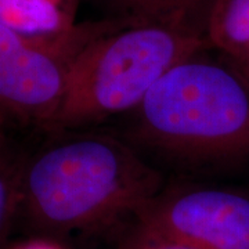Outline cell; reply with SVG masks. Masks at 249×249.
Wrapping results in <instances>:
<instances>
[{
	"instance_id": "1",
	"label": "cell",
	"mask_w": 249,
	"mask_h": 249,
	"mask_svg": "<svg viewBox=\"0 0 249 249\" xmlns=\"http://www.w3.org/2000/svg\"><path fill=\"white\" fill-rule=\"evenodd\" d=\"M162 188V175L130 144L76 134L24 163L19 206L43 230L91 232L133 219Z\"/></svg>"
},
{
	"instance_id": "2",
	"label": "cell",
	"mask_w": 249,
	"mask_h": 249,
	"mask_svg": "<svg viewBox=\"0 0 249 249\" xmlns=\"http://www.w3.org/2000/svg\"><path fill=\"white\" fill-rule=\"evenodd\" d=\"M211 49L176 64L133 115L132 137L169 158L190 163L249 160V83Z\"/></svg>"
},
{
	"instance_id": "3",
	"label": "cell",
	"mask_w": 249,
	"mask_h": 249,
	"mask_svg": "<svg viewBox=\"0 0 249 249\" xmlns=\"http://www.w3.org/2000/svg\"><path fill=\"white\" fill-rule=\"evenodd\" d=\"M206 49L205 35L193 28L114 19L75 58L52 130L133 112L170 68Z\"/></svg>"
},
{
	"instance_id": "4",
	"label": "cell",
	"mask_w": 249,
	"mask_h": 249,
	"mask_svg": "<svg viewBox=\"0 0 249 249\" xmlns=\"http://www.w3.org/2000/svg\"><path fill=\"white\" fill-rule=\"evenodd\" d=\"M114 19L78 22L55 36H29L0 24V121L52 130L72 64Z\"/></svg>"
},
{
	"instance_id": "5",
	"label": "cell",
	"mask_w": 249,
	"mask_h": 249,
	"mask_svg": "<svg viewBox=\"0 0 249 249\" xmlns=\"http://www.w3.org/2000/svg\"><path fill=\"white\" fill-rule=\"evenodd\" d=\"M133 220L144 230L196 249H249V190L163 187Z\"/></svg>"
},
{
	"instance_id": "6",
	"label": "cell",
	"mask_w": 249,
	"mask_h": 249,
	"mask_svg": "<svg viewBox=\"0 0 249 249\" xmlns=\"http://www.w3.org/2000/svg\"><path fill=\"white\" fill-rule=\"evenodd\" d=\"M111 19L129 24H170L201 31L213 0H96Z\"/></svg>"
},
{
	"instance_id": "7",
	"label": "cell",
	"mask_w": 249,
	"mask_h": 249,
	"mask_svg": "<svg viewBox=\"0 0 249 249\" xmlns=\"http://www.w3.org/2000/svg\"><path fill=\"white\" fill-rule=\"evenodd\" d=\"M79 0H0V24L29 36H55L71 31Z\"/></svg>"
},
{
	"instance_id": "8",
	"label": "cell",
	"mask_w": 249,
	"mask_h": 249,
	"mask_svg": "<svg viewBox=\"0 0 249 249\" xmlns=\"http://www.w3.org/2000/svg\"><path fill=\"white\" fill-rule=\"evenodd\" d=\"M205 39L229 61L249 60V0H213L205 21Z\"/></svg>"
},
{
	"instance_id": "9",
	"label": "cell",
	"mask_w": 249,
	"mask_h": 249,
	"mask_svg": "<svg viewBox=\"0 0 249 249\" xmlns=\"http://www.w3.org/2000/svg\"><path fill=\"white\" fill-rule=\"evenodd\" d=\"M25 162H19L0 134V238L13 213L19 208L21 178Z\"/></svg>"
},
{
	"instance_id": "10",
	"label": "cell",
	"mask_w": 249,
	"mask_h": 249,
	"mask_svg": "<svg viewBox=\"0 0 249 249\" xmlns=\"http://www.w3.org/2000/svg\"><path fill=\"white\" fill-rule=\"evenodd\" d=\"M116 249H196L184 242L172 240L160 234L144 230L134 224L133 230L129 232Z\"/></svg>"
},
{
	"instance_id": "11",
	"label": "cell",
	"mask_w": 249,
	"mask_h": 249,
	"mask_svg": "<svg viewBox=\"0 0 249 249\" xmlns=\"http://www.w3.org/2000/svg\"><path fill=\"white\" fill-rule=\"evenodd\" d=\"M13 249H64L61 248L60 245L54 244V242H50V241L45 240H35V241H29V242H25L22 245H18L16 248Z\"/></svg>"
},
{
	"instance_id": "12",
	"label": "cell",
	"mask_w": 249,
	"mask_h": 249,
	"mask_svg": "<svg viewBox=\"0 0 249 249\" xmlns=\"http://www.w3.org/2000/svg\"><path fill=\"white\" fill-rule=\"evenodd\" d=\"M238 70V72H240L241 75L245 78V79L248 80L249 83V60H244V61H230Z\"/></svg>"
}]
</instances>
